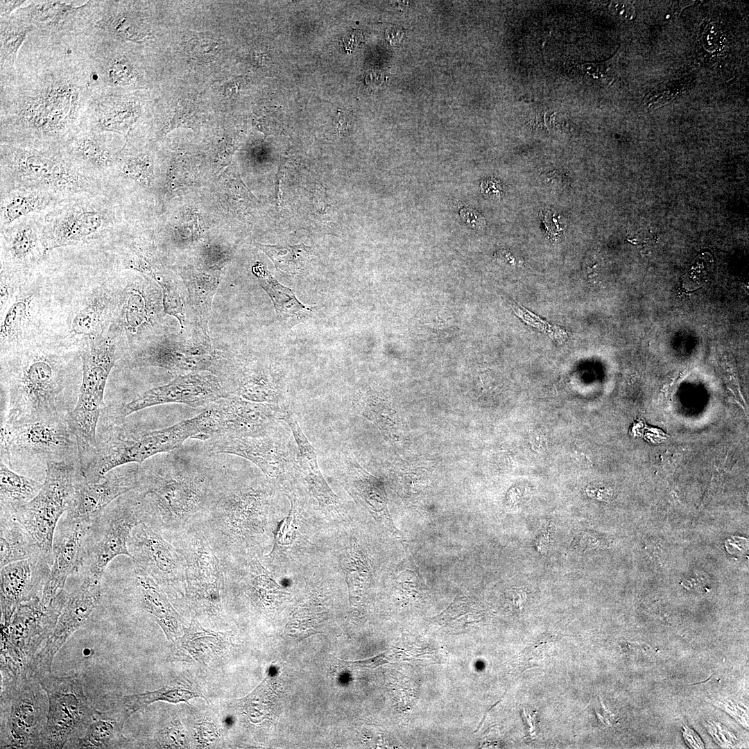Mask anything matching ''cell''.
<instances>
[{
  "instance_id": "obj_51",
  "label": "cell",
  "mask_w": 749,
  "mask_h": 749,
  "mask_svg": "<svg viewBox=\"0 0 749 749\" xmlns=\"http://www.w3.org/2000/svg\"><path fill=\"white\" fill-rule=\"evenodd\" d=\"M28 1L1 0L0 1V17H8L16 10L26 5Z\"/></svg>"
},
{
  "instance_id": "obj_2",
  "label": "cell",
  "mask_w": 749,
  "mask_h": 749,
  "mask_svg": "<svg viewBox=\"0 0 749 749\" xmlns=\"http://www.w3.org/2000/svg\"><path fill=\"white\" fill-rule=\"evenodd\" d=\"M1 425L69 417L82 381L79 351L42 341L0 355Z\"/></svg>"
},
{
  "instance_id": "obj_17",
  "label": "cell",
  "mask_w": 749,
  "mask_h": 749,
  "mask_svg": "<svg viewBox=\"0 0 749 749\" xmlns=\"http://www.w3.org/2000/svg\"><path fill=\"white\" fill-rule=\"evenodd\" d=\"M169 542L187 563V597L203 611L220 612L223 585L222 566L200 528L191 522Z\"/></svg>"
},
{
  "instance_id": "obj_41",
  "label": "cell",
  "mask_w": 749,
  "mask_h": 749,
  "mask_svg": "<svg viewBox=\"0 0 749 749\" xmlns=\"http://www.w3.org/2000/svg\"><path fill=\"white\" fill-rule=\"evenodd\" d=\"M35 26L13 15L0 17V76L12 73L18 53Z\"/></svg>"
},
{
  "instance_id": "obj_13",
  "label": "cell",
  "mask_w": 749,
  "mask_h": 749,
  "mask_svg": "<svg viewBox=\"0 0 749 749\" xmlns=\"http://www.w3.org/2000/svg\"><path fill=\"white\" fill-rule=\"evenodd\" d=\"M52 304L53 281L37 272L0 316V355L44 341Z\"/></svg>"
},
{
  "instance_id": "obj_6",
  "label": "cell",
  "mask_w": 749,
  "mask_h": 749,
  "mask_svg": "<svg viewBox=\"0 0 749 749\" xmlns=\"http://www.w3.org/2000/svg\"><path fill=\"white\" fill-rule=\"evenodd\" d=\"M1 191L28 189L49 193L64 201L98 195L101 184L67 152L64 146L0 144Z\"/></svg>"
},
{
  "instance_id": "obj_37",
  "label": "cell",
  "mask_w": 749,
  "mask_h": 749,
  "mask_svg": "<svg viewBox=\"0 0 749 749\" xmlns=\"http://www.w3.org/2000/svg\"><path fill=\"white\" fill-rule=\"evenodd\" d=\"M183 278L195 320L204 337L209 340L208 322L212 301L221 278V271L208 269L189 271Z\"/></svg>"
},
{
  "instance_id": "obj_19",
  "label": "cell",
  "mask_w": 749,
  "mask_h": 749,
  "mask_svg": "<svg viewBox=\"0 0 749 749\" xmlns=\"http://www.w3.org/2000/svg\"><path fill=\"white\" fill-rule=\"evenodd\" d=\"M229 396H232L230 385L219 375L206 371L185 373L166 384L142 392L120 406L114 420L121 422L137 411L165 404L205 408Z\"/></svg>"
},
{
  "instance_id": "obj_39",
  "label": "cell",
  "mask_w": 749,
  "mask_h": 749,
  "mask_svg": "<svg viewBox=\"0 0 749 749\" xmlns=\"http://www.w3.org/2000/svg\"><path fill=\"white\" fill-rule=\"evenodd\" d=\"M42 483L18 474L0 462L1 515L15 514L39 492Z\"/></svg>"
},
{
  "instance_id": "obj_52",
  "label": "cell",
  "mask_w": 749,
  "mask_h": 749,
  "mask_svg": "<svg viewBox=\"0 0 749 749\" xmlns=\"http://www.w3.org/2000/svg\"><path fill=\"white\" fill-rule=\"evenodd\" d=\"M461 217L467 223L472 227H482L485 226V221L481 216L472 209H464L460 212Z\"/></svg>"
},
{
  "instance_id": "obj_29",
  "label": "cell",
  "mask_w": 749,
  "mask_h": 749,
  "mask_svg": "<svg viewBox=\"0 0 749 749\" xmlns=\"http://www.w3.org/2000/svg\"><path fill=\"white\" fill-rule=\"evenodd\" d=\"M122 89L96 88L87 105L80 129L111 132L127 137L141 114L139 103L126 99Z\"/></svg>"
},
{
  "instance_id": "obj_53",
  "label": "cell",
  "mask_w": 749,
  "mask_h": 749,
  "mask_svg": "<svg viewBox=\"0 0 749 749\" xmlns=\"http://www.w3.org/2000/svg\"><path fill=\"white\" fill-rule=\"evenodd\" d=\"M684 738L686 740L687 744L694 748H701L703 747V743L698 734L695 733L691 729L685 728L684 730Z\"/></svg>"
},
{
  "instance_id": "obj_23",
  "label": "cell",
  "mask_w": 749,
  "mask_h": 749,
  "mask_svg": "<svg viewBox=\"0 0 749 749\" xmlns=\"http://www.w3.org/2000/svg\"><path fill=\"white\" fill-rule=\"evenodd\" d=\"M101 597V582L83 578L81 584L68 595L51 635L29 664L27 672L30 675L40 680L51 673L55 655L89 617Z\"/></svg>"
},
{
  "instance_id": "obj_42",
  "label": "cell",
  "mask_w": 749,
  "mask_h": 749,
  "mask_svg": "<svg viewBox=\"0 0 749 749\" xmlns=\"http://www.w3.org/2000/svg\"><path fill=\"white\" fill-rule=\"evenodd\" d=\"M340 563L348 585L351 603L358 602L371 580L369 560L355 540L341 555Z\"/></svg>"
},
{
  "instance_id": "obj_22",
  "label": "cell",
  "mask_w": 749,
  "mask_h": 749,
  "mask_svg": "<svg viewBox=\"0 0 749 749\" xmlns=\"http://www.w3.org/2000/svg\"><path fill=\"white\" fill-rule=\"evenodd\" d=\"M145 277L130 279L125 284L110 330L133 348L157 335L160 293Z\"/></svg>"
},
{
  "instance_id": "obj_1",
  "label": "cell",
  "mask_w": 749,
  "mask_h": 749,
  "mask_svg": "<svg viewBox=\"0 0 749 749\" xmlns=\"http://www.w3.org/2000/svg\"><path fill=\"white\" fill-rule=\"evenodd\" d=\"M96 89L79 35L33 31L14 71L0 76V144L64 146L80 130Z\"/></svg>"
},
{
  "instance_id": "obj_28",
  "label": "cell",
  "mask_w": 749,
  "mask_h": 749,
  "mask_svg": "<svg viewBox=\"0 0 749 749\" xmlns=\"http://www.w3.org/2000/svg\"><path fill=\"white\" fill-rule=\"evenodd\" d=\"M51 565L40 554L1 568V626L10 623L23 602L42 595Z\"/></svg>"
},
{
  "instance_id": "obj_4",
  "label": "cell",
  "mask_w": 749,
  "mask_h": 749,
  "mask_svg": "<svg viewBox=\"0 0 749 749\" xmlns=\"http://www.w3.org/2000/svg\"><path fill=\"white\" fill-rule=\"evenodd\" d=\"M271 495L265 482L243 480L219 463L205 508L192 522L221 564L235 561L253 537L263 532Z\"/></svg>"
},
{
  "instance_id": "obj_35",
  "label": "cell",
  "mask_w": 749,
  "mask_h": 749,
  "mask_svg": "<svg viewBox=\"0 0 749 749\" xmlns=\"http://www.w3.org/2000/svg\"><path fill=\"white\" fill-rule=\"evenodd\" d=\"M62 200L40 190L14 189L1 191V230L35 214H46Z\"/></svg>"
},
{
  "instance_id": "obj_54",
  "label": "cell",
  "mask_w": 749,
  "mask_h": 749,
  "mask_svg": "<svg viewBox=\"0 0 749 749\" xmlns=\"http://www.w3.org/2000/svg\"><path fill=\"white\" fill-rule=\"evenodd\" d=\"M384 657H383V655H381L379 656L375 657L374 658L368 659V660H364V661L354 662H350V663H351V664H353V665H355V666H357L374 667V666H378L380 664H382V662H384Z\"/></svg>"
},
{
  "instance_id": "obj_30",
  "label": "cell",
  "mask_w": 749,
  "mask_h": 749,
  "mask_svg": "<svg viewBox=\"0 0 749 749\" xmlns=\"http://www.w3.org/2000/svg\"><path fill=\"white\" fill-rule=\"evenodd\" d=\"M46 257L41 224L33 217L1 230V268L31 276Z\"/></svg>"
},
{
  "instance_id": "obj_27",
  "label": "cell",
  "mask_w": 749,
  "mask_h": 749,
  "mask_svg": "<svg viewBox=\"0 0 749 749\" xmlns=\"http://www.w3.org/2000/svg\"><path fill=\"white\" fill-rule=\"evenodd\" d=\"M93 522L65 516L59 521L53 537L52 565L41 596L44 604H51L64 592L68 577L79 570L85 539Z\"/></svg>"
},
{
  "instance_id": "obj_10",
  "label": "cell",
  "mask_w": 749,
  "mask_h": 749,
  "mask_svg": "<svg viewBox=\"0 0 749 749\" xmlns=\"http://www.w3.org/2000/svg\"><path fill=\"white\" fill-rule=\"evenodd\" d=\"M1 460L18 463L78 461V448L69 417L1 425Z\"/></svg>"
},
{
  "instance_id": "obj_46",
  "label": "cell",
  "mask_w": 749,
  "mask_h": 749,
  "mask_svg": "<svg viewBox=\"0 0 749 749\" xmlns=\"http://www.w3.org/2000/svg\"><path fill=\"white\" fill-rule=\"evenodd\" d=\"M121 171L128 179L149 187L153 180V160L146 153L129 156L122 162Z\"/></svg>"
},
{
  "instance_id": "obj_49",
  "label": "cell",
  "mask_w": 749,
  "mask_h": 749,
  "mask_svg": "<svg viewBox=\"0 0 749 749\" xmlns=\"http://www.w3.org/2000/svg\"><path fill=\"white\" fill-rule=\"evenodd\" d=\"M609 9L613 15L623 20L631 21L635 18V8L628 2L612 1Z\"/></svg>"
},
{
  "instance_id": "obj_18",
  "label": "cell",
  "mask_w": 749,
  "mask_h": 749,
  "mask_svg": "<svg viewBox=\"0 0 749 749\" xmlns=\"http://www.w3.org/2000/svg\"><path fill=\"white\" fill-rule=\"evenodd\" d=\"M130 368L153 366L171 371L225 372L222 356L203 341H175L157 334L130 350Z\"/></svg>"
},
{
  "instance_id": "obj_26",
  "label": "cell",
  "mask_w": 749,
  "mask_h": 749,
  "mask_svg": "<svg viewBox=\"0 0 749 749\" xmlns=\"http://www.w3.org/2000/svg\"><path fill=\"white\" fill-rule=\"evenodd\" d=\"M203 442V449L211 455L229 454L245 458L273 479L284 476L291 466V457L283 440L274 430L259 436H220Z\"/></svg>"
},
{
  "instance_id": "obj_50",
  "label": "cell",
  "mask_w": 749,
  "mask_h": 749,
  "mask_svg": "<svg viewBox=\"0 0 749 749\" xmlns=\"http://www.w3.org/2000/svg\"><path fill=\"white\" fill-rule=\"evenodd\" d=\"M168 739L173 740L171 744L178 746V747H186L187 738L184 733L183 729L180 725H176L173 728L169 729L167 733Z\"/></svg>"
},
{
  "instance_id": "obj_12",
  "label": "cell",
  "mask_w": 749,
  "mask_h": 749,
  "mask_svg": "<svg viewBox=\"0 0 749 749\" xmlns=\"http://www.w3.org/2000/svg\"><path fill=\"white\" fill-rule=\"evenodd\" d=\"M141 500L135 489L111 503L92 522L85 537L80 569L83 577L102 581L105 570L117 556L131 558L128 542L141 521Z\"/></svg>"
},
{
  "instance_id": "obj_11",
  "label": "cell",
  "mask_w": 749,
  "mask_h": 749,
  "mask_svg": "<svg viewBox=\"0 0 749 749\" xmlns=\"http://www.w3.org/2000/svg\"><path fill=\"white\" fill-rule=\"evenodd\" d=\"M78 461L50 462L42 488L14 515L24 526L41 555L52 565L55 531L73 499L78 478Z\"/></svg>"
},
{
  "instance_id": "obj_3",
  "label": "cell",
  "mask_w": 749,
  "mask_h": 749,
  "mask_svg": "<svg viewBox=\"0 0 749 749\" xmlns=\"http://www.w3.org/2000/svg\"><path fill=\"white\" fill-rule=\"evenodd\" d=\"M216 455L181 446L141 464L136 489L142 522L170 541L203 512L219 460Z\"/></svg>"
},
{
  "instance_id": "obj_7",
  "label": "cell",
  "mask_w": 749,
  "mask_h": 749,
  "mask_svg": "<svg viewBox=\"0 0 749 749\" xmlns=\"http://www.w3.org/2000/svg\"><path fill=\"white\" fill-rule=\"evenodd\" d=\"M124 345L121 338L108 330L78 348L83 363L82 381L69 422L78 443L80 470L96 451L97 426L106 384L112 368L123 356Z\"/></svg>"
},
{
  "instance_id": "obj_9",
  "label": "cell",
  "mask_w": 749,
  "mask_h": 749,
  "mask_svg": "<svg viewBox=\"0 0 749 749\" xmlns=\"http://www.w3.org/2000/svg\"><path fill=\"white\" fill-rule=\"evenodd\" d=\"M65 592L51 604L42 595L21 603L10 623L1 626V689L15 684L28 673L29 664L51 635L67 600Z\"/></svg>"
},
{
  "instance_id": "obj_5",
  "label": "cell",
  "mask_w": 749,
  "mask_h": 749,
  "mask_svg": "<svg viewBox=\"0 0 749 749\" xmlns=\"http://www.w3.org/2000/svg\"><path fill=\"white\" fill-rule=\"evenodd\" d=\"M124 285L109 273L72 284L53 282V304L44 341L78 348L107 333L119 307Z\"/></svg>"
},
{
  "instance_id": "obj_34",
  "label": "cell",
  "mask_w": 749,
  "mask_h": 749,
  "mask_svg": "<svg viewBox=\"0 0 749 749\" xmlns=\"http://www.w3.org/2000/svg\"><path fill=\"white\" fill-rule=\"evenodd\" d=\"M129 715L121 705L107 711L94 710L82 732L71 740L69 748H116L123 746L126 738L123 727Z\"/></svg>"
},
{
  "instance_id": "obj_16",
  "label": "cell",
  "mask_w": 749,
  "mask_h": 749,
  "mask_svg": "<svg viewBox=\"0 0 749 749\" xmlns=\"http://www.w3.org/2000/svg\"><path fill=\"white\" fill-rule=\"evenodd\" d=\"M39 681L49 700L40 748H62L82 732L95 709L85 694L80 675L61 677L51 673Z\"/></svg>"
},
{
  "instance_id": "obj_48",
  "label": "cell",
  "mask_w": 749,
  "mask_h": 749,
  "mask_svg": "<svg viewBox=\"0 0 749 749\" xmlns=\"http://www.w3.org/2000/svg\"><path fill=\"white\" fill-rule=\"evenodd\" d=\"M220 44L216 40L207 37L191 40L188 45L191 57L198 62H208L214 59L220 51Z\"/></svg>"
},
{
  "instance_id": "obj_31",
  "label": "cell",
  "mask_w": 749,
  "mask_h": 749,
  "mask_svg": "<svg viewBox=\"0 0 749 749\" xmlns=\"http://www.w3.org/2000/svg\"><path fill=\"white\" fill-rule=\"evenodd\" d=\"M343 487L356 503L395 537L401 539L389 513L385 488L381 481L366 472L352 458H346L343 467Z\"/></svg>"
},
{
  "instance_id": "obj_14",
  "label": "cell",
  "mask_w": 749,
  "mask_h": 749,
  "mask_svg": "<svg viewBox=\"0 0 749 749\" xmlns=\"http://www.w3.org/2000/svg\"><path fill=\"white\" fill-rule=\"evenodd\" d=\"M1 748H40L49 700L39 680L28 673L1 690Z\"/></svg>"
},
{
  "instance_id": "obj_45",
  "label": "cell",
  "mask_w": 749,
  "mask_h": 749,
  "mask_svg": "<svg viewBox=\"0 0 749 749\" xmlns=\"http://www.w3.org/2000/svg\"><path fill=\"white\" fill-rule=\"evenodd\" d=\"M617 55L605 62L597 63L569 60L566 62L565 67L574 76L589 81L608 83L613 77Z\"/></svg>"
},
{
  "instance_id": "obj_24",
  "label": "cell",
  "mask_w": 749,
  "mask_h": 749,
  "mask_svg": "<svg viewBox=\"0 0 749 749\" xmlns=\"http://www.w3.org/2000/svg\"><path fill=\"white\" fill-rule=\"evenodd\" d=\"M141 477V465L130 463L117 467L96 480L78 478L65 517L93 522L115 499L137 489Z\"/></svg>"
},
{
  "instance_id": "obj_36",
  "label": "cell",
  "mask_w": 749,
  "mask_h": 749,
  "mask_svg": "<svg viewBox=\"0 0 749 749\" xmlns=\"http://www.w3.org/2000/svg\"><path fill=\"white\" fill-rule=\"evenodd\" d=\"M135 578L143 608L154 617L166 637L173 639L178 632L180 615L169 603L166 594L135 564Z\"/></svg>"
},
{
  "instance_id": "obj_21",
  "label": "cell",
  "mask_w": 749,
  "mask_h": 749,
  "mask_svg": "<svg viewBox=\"0 0 749 749\" xmlns=\"http://www.w3.org/2000/svg\"><path fill=\"white\" fill-rule=\"evenodd\" d=\"M128 548L135 564L166 594H184L187 563L169 540L141 522L133 528Z\"/></svg>"
},
{
  "instance_id": "obj_8",
  "label": "cell",
  "mask_w": 749,
  "mask_h": 749,
  "mask_svg": "<svg viewBox=\"0 0 749 749\" xmlns=\"http://www.w3.org/2000/svg\"><path fill=\"white\" fill-rule=\"evenodd\" d=\"M122 422H116L106 439L97 440L96 451L80 472V479L94 481L117 467L130 463L141 465L153 456L179 448L188 439L199 440L201 435L199 414L153 430L130 431Z\"/></svg>"
},
{
  "instance_id": "obj_38",
  "label": "cell",
  "mask_w": 749,
  "mask_h": 749,
  "mask_svg": "<svg viewBox=\"0 0 749 749\" xmlns=\"http://www.w3.org/2000/svg\"><path fill=\"white\" fill-rule=\"evenodd\" d=\"M252 270L262 289L270 297L279 320L295 322L311 312V307L301 303L293 291L275 279L264 264L256 263Z\"/></svg>"
},
{
  "instance_id": "obj_15",
  "label": "cell",
  "mask_w": 749,
  "mask_h": 749,
  "mask_svg": "<svg viewBox=\"0 0 749 749\" xmlns=\"http://www.w3.org/2000/svg\"><path fill=\"white\" fill-rule=\"evenodd\" d=\"M87 195L64 200L41 223L46 254L54 249L80 246L108 236L112 223L109 206Z\"/></svg>"
},
{
  "instance_id": "obj_25",
  "label": "cell",
  "mask_w": 749,
  "mask_h": 749,
  "mask_svg": "<svg viewBox=\"0 0 749 749\" xmlns=\"http://www.w3.org/2000/svg\"><path fill=\"white\" fill-rule=\"evenodd\" d=\"M28 1L12 15L35 26V33L51 39L78 35L92 26L96 1Z\"/></svg>"
},
{
  "instance_id": "obj_20",
  "label": "cell",
  "mask_w": 749,
  "mask_h": 749,
  "mask_svg": "<svg viewBox=\"0 0 749 749\" xmlns=\"http://www.w3.org/2000/svg\"><path fill=\"white\" fill-rule=\"evenodd\" d=\"M248 401L236 396L221 398L204 408L203 440L213 437L259 436L274 430L282 411L286 408Z\"/></svg>"
},
{
  "instance_id": "obj_47",
  "label": "cell",
  "mask_w": 749,
  "mask_h": 749,
  "mask_svg": "<svg viewBox=\"0 0 749 749\" xmlns=\"http://www.w3.org/2000/svg\"><path fill=\"white\" fill-rule=\"evenodd\" d=\"M31 276H24L1 268L0 316L11 304L24 282Z\"/></svg>"
},
{
  "instance_id": "obj_33",
  "label": "cell",
  "mask_w": 749,
  "mask_h": 749,
  "mask_svg": "<svg viewBox=\"0 0 749 749\" xmlns=\"http://www.w3.org/2000/svg\"><path fill=\"white\" fill-rule=\"evenodd\" d=\"M110 135L80 129L64 148L76 162L96 176L108 172L118 161L119 151L112 148Z\"/></svg>"
},
{
  "instance_id": "obj_43",
  "label": "cell",
  "mask_w": 749,
  "mask_h": 749,
  "mask_svg": "<svg viewBox=\"0 0 749 749\" xmlns=\"http://www.w3.org/2000/svg\"><path fill=\"white\" fill-rule=\"evenodd\" d=\"M197 697L205 698L199 692L179 687L165 686L153 691L125 696L122 698L121 705L130 716L139 709L157 701L162 700L173 703H188L189 700Z\"/></svg>"
},
{
  "instance_id": "obj_32",
  "label": "cell",
  "mask_w": 749,
  "mask_h": 749,
  "mask_svg": "<svg viewBox=\"0 0 749 749\" xmlns=\"http://www.w3.org/2000/svg\"><path fill=\"white\" fill-rule=\"evenodd\" d=\"M280 420L284 421L293 433L299 451V469L307 482L310 492L322 508L327 510L338 508V497L332 491L321 473L315 449L309 442L297 420L289 408L283 411Z\"/></svg>"
},
{
  "instance_id": "obj_44",
  "label": "cell",
  "mask_w": 749,
  "mask_h": 749,
  "mask_svg": "<svg viewBox=\"0 0 749 749\" xmlns=\"http://www.w3.org/2000/svg\"><path fill=\"white\" fill-rule=\"evenodd\" d=\"M255 246L271 259L276 268L286 273H299L310 259L309 247L304 243L294 246L255 243Z\"/></svg>"
},
{
  "instance_id": "obj_40",
  "label": "cell",
  "mask_w": 749,
  "mask_h": 749,
  "mask_svg": "<svg viewBox=\"0 0 749 749\" xmlns=\"http://www.w3.org/2000/svg\"><path fill=\"white\" fill-rule=\"evenodd\" d=\"M0 567L40 554L24 526L14 515H1Z\"/></svg>"
}]
</instances>
